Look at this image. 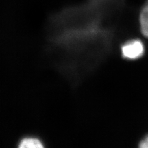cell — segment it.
I'll return each mask as SVG.
<instances>
[{"label": "cell", "instance_id": "obj_1", "mask_svg": "<svg viewBox=\"0 0 148 148\" xmlns=\"http://www.w3.org/2000/svg\"><path fill=\"white\" fill-rule=\"evenodd\" d=\"M123 58L134 60L141 58L145 52V46L140 40H132L124 43L121 48Z\"/></svg>", "mask_w": 148, "mask_h": 148}, {"label": "cell", "instance_id": "obj_2", "mask_svg": "<svg viewBox=\"0 0 148 148\" xmlns=\"http://www.w3.org/2000/svg\"><path fill=\"white\" fill-rule=\"evenodd\" d=\"M140 24L142 34L148 38V1L140 12Z\"/></svg>", "mask_w": 148, "mask_h": 148}, {"label": "cell", "instance_id": "obj_3", "mask_svg": "<svg viewBox=\"0 0 148 148\" xmlns=\"http://www.w3.org/2000/svg\"><path fill=\"white\" fill-rule=\"evenodd\" d=\"M19 147L24 148H38L43 147V143L38 138L26 137L19 142Z\"/></svg>", "mask_w": 148, "mask_h": 148}, {"label": "cell", "instance_id": "obj_4", "mask_svg": "<svg viewBox=\"0 0 148 148\" xmlns=\"http://www.w3.org/2000/svg\"><path fill=\"white\" fill-rule=\"evenodd\" d=\"M139 146L141 148H148V136L145 138L140 143V145H139Z\"/></svg>", "mask_w": 148, "mask_h": 148}]
</instances>
